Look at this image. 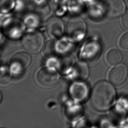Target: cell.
<instances>
[{
  "mask_svg": "<svg viewBox=\"0 0 128 128\" xmlns=\"http://www.w3.org/2000/svg\"><path fill=\"white\" fill-rule=\"evenodd\" d=\"M12 16V13L4 14L0 13V28Z\"/></svg>",
  "mask_w": 128,
  "mask_h": 128,
  "instance_id": "obj_19",
  "label": "cell"
},
{
  "mask_svg": "<svg viewBox=\"0 0 128 128\" xmlns=\"http://www.w3.org/2000/svg\"><path fill=\"white\" fill-rule=\"evenodd\" d=\"M71 96L75 100L83 101L86 99L88 94V88L86 84L82 82L73 84L70 88Z\"/></svg>",
  "mask_w": 128,
  "mask_h": 128,
  "instance_id": "obj_12",
  "label": "cell"
},
{
  "mask_svg": "<svg viewBox=\"0 0 128 128\" xmlns=\"http://www.w3.org/2000/svg\"><path fill=\"white\" fill-rule=\"evenodd\" d=\"M44 39L43 35L36 30H30L22 37L23 48L30 54H38L43 48Z\"/></svg>",
  "mask_w": 128,
  "mask_h": 128,
  "instance_id": "obj_2",
  "label": "cell"
},
{
  "mask_svg": "<svg viewBox=\"0 0 128 128\" xmlns=\"http://www.w3.org/2000/svg\"><path fill=\"white\" fill-rule=\"evenodd\" d=\"M120 46L123 50H128V33L121 37L120 41Z\"/></svg>",
  "mask_w": 128,
  "mask_h": 128,
  "instance_id": "obj_18",
  "label": "cell"
},
{
  "mask_svg": "<svg viewBox=\"0 0 128 128\" xmlns=\"http://www.w3.org/2000/svg\"><path fill=\"white\" fill-rule=\"evenodd\" d=\"M2 94L1 93V92H0V102H1V100H2Z\"/></svg>",
  "mask_w": 128,
  "mask_h": 128,
  "instance_id": "obj_22",
  "label": "cell"
},
{
  "mask_svg": "<svg viewBox=\"0 0 128 128\" xmlns=\"http://www.w3.org/2000/svg\"><path fill=\"white\" fill-rule=\"evenodd\" d=\"M30 5L31 9L36 12L43 21L47 20L52 15L53 9L49 0H35Z\"/></svg>",
  "mask_w": 128,
  "mask_h": 128,
  "instance_id": "obj_9",
  "label": "cell"
},
{
  "mask_svg": "<svg viewBox=\"0 0 128 128\" xmlns=\"http://www.w3.org/2000/svg\"><path fill=\"white\" fill-rule=\"evenodd\" d=\"M1 29L6 36L16 40L22 37L27 28L22 19L12 16Z\"/></svg>",
  "mask_w": 128,
  "mask_h": 128,
  "instance_id": "obj_3",
  "label": "cell"
},
{
  "mask_svg": "<svg viewBox=\"0 0 128 128\" xmlns=\"http://www.w3.org/2000/svg\"><path fill=\"white\" fill-rule=\"evenodd\" d=\"M127 76L126 66L119 64L113 69L109 74V80L111 83L116 86H119L125 82Z\"/></svg>",
  "mask_w": 128,
  "mask_h": 128,
  "instance_id": "obj_10",
  "label": "cell"
},
{
  "mask_svg": "<svg viewBox=\"0 0 128 128\" xmlns=\"http://www.w3.org/2000/svg\"><path fill=\"white\" fill-rule=\"evenodd\" d=\"M11 72L9 68L6 66L0 68V84L5 85L10 82Z\"/></svg>",
  "mask_w": 128,
  "mask_h": 128,
  "instance_id": "obj_17",
  "label": "cell"
},
{
  "mask_svg": "<svg viewBox=\"0 0 128 128\" xmlns=\"http://www.w3.org/2000/svg\"><path fill=\"white\" fill-rule=\"evenodd\" d=\"M73 64V59L71 56H63L57 61V68L61 72H66L71 68Z\"/></svg>",
  "mask_w": 128,
  "mask_h": 128,
  "instance_id": "obj_13",
  "label": "cell"
},
{
  "mask_svg": "<svg viewBox=\"0 0 128 128\" xmlns=\"http://www.w3.org/2000/svg\"><path fill=\"white\" fill-rule=\"evenodd\" d=\"M58 74L55 70L51 68H42L37 73V83L43 88H50L57 83L59 80Z\"/></svg>",
  "mask_w": 128,
  "mask_h": 128,
  "instance_id": "obj_5",
  "label": "cell"
},
{
  "mask_svg": "<svg viewBox=\"0 0 128 128\" xmlns=\"http://www.w3.org/2000/svg\"><path fill=\"white\" fill-rule=\"evenodd\" d=\"M46 28L49 36L57 39L62 36L65 31V26L62 20L59 18L54 17L47 20Z\"/></svg>",
  "mask_w": 128,
  "mask_h": 128,
  "instance_id": "obj_7",
  "label": "cell"
},
{
  "mask_svg": "<svg viewBox=\"0 0 128 128\" xmlns=\"http://www.w3.org/2000/svg\"></svg>",
  "mask_w": 128,
  "mask_h": 128,
  "instance_id": "obj_23",
  "label": "cell"
},
{
  "mask_svg": "<svg viewBox=\"0 0 128 128\" xmlns=\"http://www.w3.org/2000/svg\"><path fill=\"white\" fill-rule=\"evenodd\" d=\"M86 24L83 19L79 17H73L68 21L66 32L68 36L74 40L83 38L86 32Z\"/></svg>",
  "mask_w": 128,
  "mask_h": 128,
  "instance_id": "obj_4",
  "label": "cell"
},
{
  "mask_svg": "<svg viewBox=\"0 0 128 128\" xmlns=\"http://www.w3.org/2000/svg\"><path fill=\"white\" fill-rule=\"evenodd\" d=\"M122 56L119 51L117 50H110L107 55V62L111 65H115L121 62Z\"/></svg>",
  "mask_w": 128,
  "mask_h": 128,
  "instance_id": "obj_15",
  "label": "cell"
},
{
  "mask_svg": "<svg viewBox=\"0 0 128 128\" xmlns=\"http://www.w3.org/2000/svg\"><path fill=\"white\" fill-rule=\"evenodd\" d=\"M76 72V78L78 80H85L88 76V69L85 64L79 63L76 65L75 68Z\"/></svg>",
  "mask_w": 128,
  "mask_h": 128,
  "instance_id": "obj_16",
  "label": "cell"
},
{
  "mask_svg": "<svg viewBox=\"0 0 128 128\" xmlns=\"http://www.w3.org/2000/svg\"><path fill=\"white\" fill-rule=\"evenodd\" d=\"M23 0L28 5H30L33 2H34L35 0Z\"/></svg>",
  "mask_w": 128,
  "mask_h": 128,
  "instance_id": "obj_21",
  "label": "cell"
},
{
  "mask_svg": "<svg viewBox=\"0 0 128 128\" xmlns=\"http://www.w3.org/2000/svg\"><path fill=\"white\" fill-rule=\"evenodd\" d=\"M16 0H0V13L10 14L15 12Z\"/></svg>",
  "mask_w": 128,
  "mask_h": 128,
  "instance_id": "obj_14",
  "label": "cell"
},
{
  "mask_svg": "<svg viewBox=\"0 0 128 128\" xmlns=\"http://www.w3.org/2000/svg\"><path fill=\"white\" fill-rule=\"evenodd\" d=\"M115 92L114 88L107 82H99L94 86L91 95L92 106L99 111L108 109L114 102Z\"/></svg>",
  "mask_w": 128,
  "mask_h": 128,
  "instance_id": "obj_1",
  "label": "cell"
},
{
  "mask_svg": "<svg viewBox=\"0 0 128 128\" xmlns=\"http://www.w3.org/2000/svg\"><path fill=\"white\" fill-rule=\"evenodd\" d=\"M104 9L108 17L115 18L121 16L126 10V5L123 0H107Z\"/></svg>",
  "mask_w": 128,
  "mask_h": 128,
  "instance_id": "obj_8",
  "label": "cell"
},
{
  "mask_svg": "<svg viewBox=\"0 0 128 128\" xmlns=\"http://www.w3.org/2000/svg\"><path fill=\"white\" fill-rule=\"evenodd\" d=\"M21 19L26 28L29 30H36L43 22L40 16L31 9L23 14Z\"/></svg>",
  "mask_w": 128,
  "mask_h": 128,
  "instance_id": "obj_11",
  "label": "cell"
},
{
  "mask_svg": "<svg viewBox=\"0 0 128 128\" xmlns=\"http://www.w3.org/2000/svg\"><path fill=\"white\" fill-rule=\"evenodd\" d=\"M31 61V57L27 53L20 52L15 54L10 61L11 72L15 74H21L30 66Z\"/></svg>",
  "mask_w": 128,
  "mask_h": 128,
  "instance_id": "obj_6",
  "label": "cell"
},
{
  "mask_svg": "<svg viewBox=\"0 0 128 128\" xmlns=\"http://www.w3.org/2000/svg\"><path fill=\"white\" fill-rule=\"evenodd\" d=\"M121 22L125 29L128 30V13L125 14L122 16Z\"/></svg>",
  "mask_w": 128,
  "mask_h": 128,
  "instance_id": "obj_20",
  "label": "cell"
}]
</instances>
